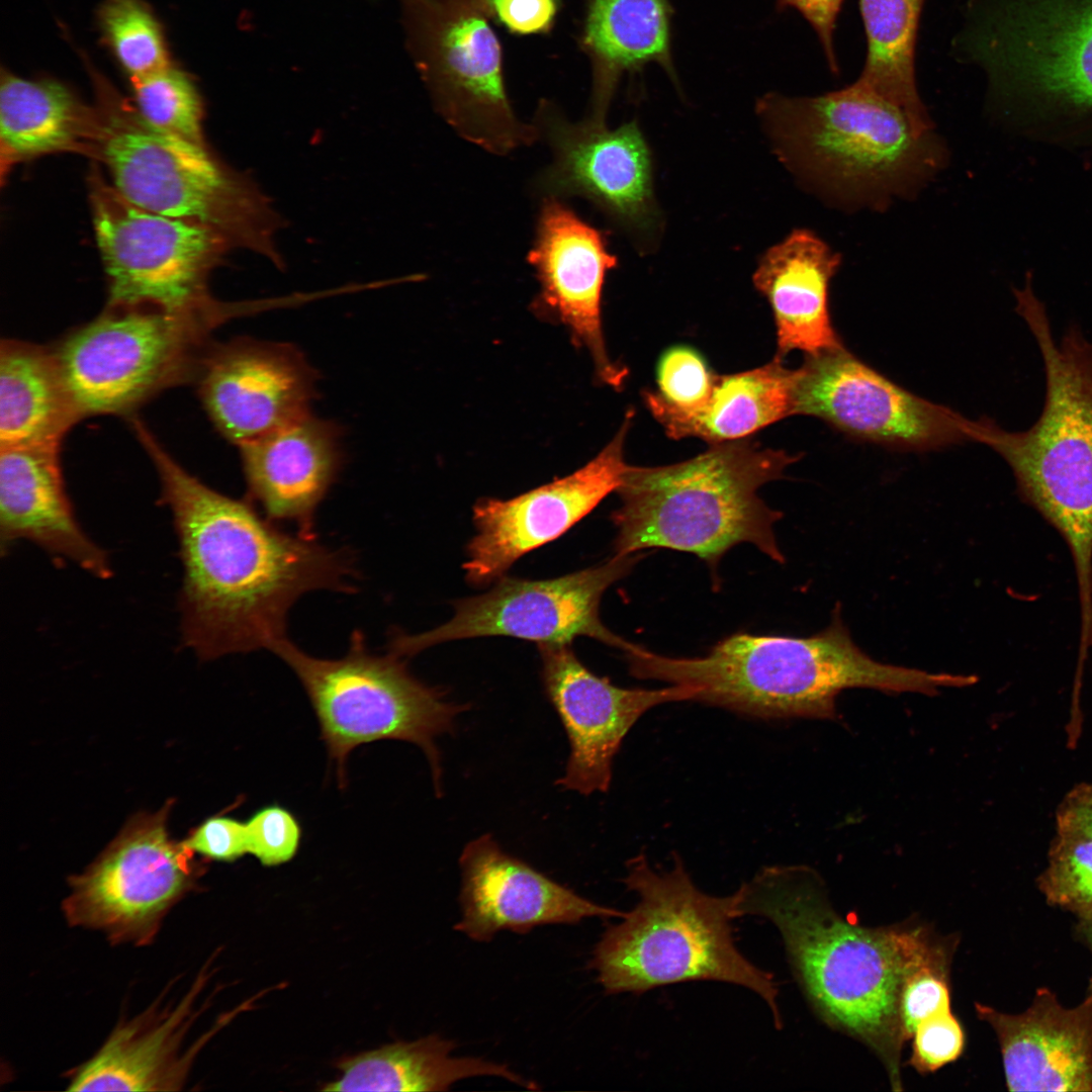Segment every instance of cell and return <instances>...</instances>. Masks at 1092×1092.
<instances>
[{"label":"cell","mask_w":1092,"mask_h":1092,"mask_svg":"<svg viewBox=\"0 0 1092 1092\" xmlns=\"http://www.w3.org/2000/svg\"><path fill=\"white\" fill-rule=\"evenodd\" d=\"M81 419L55 350L2 340L0 446L61 445Z\"/></svg>","instance_id":"4dcf8cb0"},{"label":"cell","mask_w":1092,"mask_h":1092,"mask_svg":"<svg viewBox=\"0 0 1092 1092\" xmlns=\"http://www.w3.org/2000/svg\"><path fill=\"white\" fill-rule=\"evenodd\" d=\"M271 652L302 685L341 787L346 785L347 760L355 748L393 739L423 750L436 791L441 793V759L435 740L454 729L456 717L467 705L451 703L439 689L420 681L400 656L372 653L358 630L350 637L347 653L337 659L309 655L287 637Z\"/></svg>","instance_id":"30bf717a"},{"label":"cell","mask_w":1092,"mask_h":1092,"mask_svg":"<svg viewBox=\"0 0 1092 1092\" xmlns=\"http://www.w3.org/2000/svg\"><path fill=\"white\" fill-rule=\"evenodd\" d=\"M538 646L544 689L570 744L565 772L557 781L564 790L582 795L607 792L614 757L638 719L661 704L695 701L698 694L677 685L658 690L620 688L586 668L570 643Z\"/></svg>","instance_id":"ffe728a7"},{"label":"cell","mask_w":1092,"mask_h":1092,"mask_svg":"<svg viewBox=\"0 0 1092 1092\" xmlns=\"http://www.w3.org/2000/svg\"><path fill=\"white\" fill-rule=\"evenodd\" d=\"M844 0H777L778 8L797 10L812 26L823 50L827 65L839 73L834 34L837 17Z\"/></svg>","instance_id":"7bdbcfd3"},{"label":"cell","mask_w":1092,"mask_h":1092,"mask_svg":"<svg viewBox=\"0 0 1092 1092\" xmlns=\"http://www.w3.org/2000/svg\"><path fill=\"white\" fill-rule=\"evenodd\" d=\"M1016 310L1043 360L1046 391L1038 420L1009 432L983 417L969 420V441L992 448L1009 465L1019 495L1064 538L1075 565L1081 614L1092 615V342L1071 326L1054 339L1031 282L1014 289Z\"/></svg>","instance_id":"277c9868"},{"label":"cell","mask_w":1092,"mask_h":1092,"mask_svg":"<svg viewBox=\"0 0 1092 1092\" xmlns=\"http://www.w3.org/2000/svg\"><path fill=\"white\" fill-rule=\"evenodd\" d=\"M401 1L418 66L445 121L491 154L531 145L537 131L509 102L487 0Z\"/></svg>","instance_id":"4fadbf2b"},{"label":"cell","mask_w":1092,"mask_h":1092,"mask_svg":"<svg viewBox=\"0 0 1092 1092\" xmlns=\"http://www.w3.org/2000/svg\"><path fill=\"white\" fill-rule=\"evenodd\" d=\"M801 455L740 439L713 444L689 460L664 466L627 467L611 515L618 555L664 548L688 552L715 569L724 553L750 543L785 562L774 532L783 514L757 495L783 477Z\"/></svg>","instance_id":"5b68a950"},{"label":"cell","mask_w":1092,"mask_h":1092,"mask_svg":"<svg viewBox=\"0 0 1092 1092\" xmlns=\"http://www.w3.org/2000/svg\"><path fill=\"white\" fill-rule=\"evenodd\" d=\"M551 160L534 181L545 198L587 199L640 250L653 248L662 226L653 192L652 160L635 121L616 129L587 119L573 123L549 105L535 118Z\"/></svg>","instance_id":"2e32d148"},{"label":"cell","mask_w":1092,"mask_h":1092,"mask_svg":"<svg viewBox=\"0 0 1092 1092\" xmlns=\"http://www.w3.org/2000/svg\"><path fill=\"white\" fill-rule=\"evenodd\" d=\"M795 414L896 449L923 451L969 441L968 419L906 390L844 347L807 355L796 369Z\"/></svg>","instance_id":"e0dca14e"},{"label":"cell","mask_w":1092,"mask_h":1092,"mask_svg":"<svg viewBox=\"0 0 1092 1092\" xmlns=\"http://www.w3.org/2000/svg\"><path fill=\"white\" fill-rule=\"evenodd\" d=\"M1041 890L1053 904L1092 914V839L1062 834Z\"/></svg>","instance_id":"8d00e7d4"},{"label":"cell","mask_w":1092,"mask_h":1092,"mask_svg":"<svg viewBox=\"0 0 1092 1092\" xmlns=\"http://www.w3.org/2000/svg\"><path fill=\"white\" fill-rule=\"evenodd\" d=\"M97 18L105 43L130 80L172 65L162 26L145 0H105Z\"/></svg>","instance_id":"836d02e7"},{"label":"cell","mask_w":1092,"mask_h":1092,"mask_svg":"<svg viewBox=\"0 0 1092 1092\" xmlns=\"http://www.w3.org/2000/svg\"><path fill=\"white\" fill-rule=\"evenodd\" d=\"M839 253L808 230H795L760 259L752 280L766 297L777 328L778 354L816 355L844 347L829 312L831 278Z\"/></svg>","instance_id":"4316f807"},{"label":"cell","mask_w":1092,"mask_h":1092,"mask_svg":"<svg viewBox=\"0 0 1092 1092\" xmlns=\"http://www.w3.org/2000/svg\"><path fill=\"white\" fill-rule=\"evenodd\" d=\"M255 312L253 301L200 312L107 305L54 350L82 419L123 415L195 379L212 331Z\"/></svg>","instance_id":"8fae6325"},{"label":"cell","mask_w":1092,"mask_h":1092,"mask_svg":"<svg viewBox=\"0 0 1092 1092\" xmlns=\"http://www.w3.org/2000/svg\"><path fill=\"white\" fill-rule=\"evenodd\" d=\"M925 0H858L867 40L855 80L901 108L921 131H933L916 80V42Z\"/></svg>","instance_id":"d6a6232c"},{"label":"cell","mask_w":1092,"mask_h":1092,"mask_svg":"<svg viewBox=\"0 0 1092 1092\" xmlns=\"http://www.w3.org/2000/svg\"><path fill=\"white\" fill-rule=\"evenodd\" d=\"M1088 916H1092V914H1090V915H1088ZM1088 916H1085V917H1088Z\"/></svg>","instance_id":"bcb514c9"},{"label":"cell","mask_w":1092,"mask_h":1092,"mask_svg":"<svg viewBox=\"0 0 1092 1092\" xmlns=\"http://www.w3.org/2000/svg\"><path fill=\"white\" fill-rule=\"evenodd\" d=\"M527 260L540 283L536 302L569 329L577 345L587 349L598 379L621 388L628 372L611 360L602 330L604 279L617 265L604 236L560 199L545 198Z\"/></svg>","instance_id":"44dd1931"},{"label":"cell","mask_w":1092,"mask_h":1092,"mask_svg":"<svg viewBox=\"0 0 1092 1092\" xmlns=\"http://www.w3.org/2000/svg\"><path fill=\"white\" fill-rule=\"evenodd\" d=\"M27 540L97 578L112 575L107 553L84 532L68 497L60 445L0 446V545Z\"/></svg>","instance_id":"d4e9b609"},{"label":"cell","mask_w":1092,"mask_h":1092,"mask_svg":"<svg viewBox=\"0 0 1092 1092\" xmlns=\"http://www.w3.org/2000/svg\"><path fill=\"white\" fill-rule=\"evenodd\" d=\"M317 379L292 344L252 338L211 344L195 378L209 419L237 446L311 414Z\"/></svg>","instance_id":"d6986e66"},{"label":"cell","mask_w":1092,"mask_h":1092,"mask_svg":"<svg viewBox=\"0 0 1092 1092\" xmlns=\"http://www.w3.org/2000/svg\"><path fill=\"white\" fill-rule=\"evenodd\" d=\"M100 114L64 83L27 80L2 69L0 80L1 177L20 162L72 152L94 158Z\"/></svg>","instance_id":"83f0119b"},{"label":"cell","mask_w":1092,"mask_h":1092,"mask_svg":"<svg viewBox=\"0 0 1092 1092\" xmlns=\"http://www.w3.org/2000/svg\"><path fill=\"white\" fill-rule=\"evenodd\" d=\"M100 114L94 159L113 186L147 210L206 225L232 246L273 253L274 215L251 184L196 145L149 125L132 101L90 72Z\"/></svg>","instance_id":"9c48e42d"},{"label":"cell","mask_w":1092,"mask_h":1092,"mask_svg":"<svg viewBox=\"0 0 1092 1092\" xmlns=\"http://www.w3.org/2000/svg\"><path fill=\"white\" fill-rule=\"evenodd\" d=\"M623 882L638 902L605 931L592 960L607 993H642L689 981L725 982L758 995L775 1025L782 1027L772 975L750 963L735 944L733 894L719 897L700 890L676 854L666 871H656L643 853L632 857Z\"/></svg>","instance_id":"ba28073f"},{"label":"cell","mask_w":1092,"mask_h":1092,"mask_svg":"<svg viewBox=\"0 0 1092 1092\" xmlns=\"http://www.w3.org/2000/svg\"><path fill=\"white\" fill-rule=\"evenodd\" d=\"M248 853L264 867L290 861L298 852L302 828L287 808L271 804L256 810L246 821Z\"/></svg>","instance_id":"f35d334b"},{"label":"cell","mask_w":1092,"mask_h":1092,"mask_svg":"<svg viewBox=\"0 0 1092 1092\" xmlns=\"http://www.w3.org/2000/svg\"><path fill=\"white\" fill-rule=\"evenodd\" d=\"M130 81L132 103L149 125L183 141L206 145L201 97L188 74L171 65Z\"/></svg>","instance_id":"e575fe53"},{"label":"cell","mask_w":1092,"mask_h":1092,"mask_svg":"<svg viewBox=\"0 0 1092 1092\" xmlns=\"http://www.w3.org/2000/svg\"><path fill=\"white\" fill-rule=\"evenodd\" d=\"M340 427L311 414L239 446L247 496L272 522L316 538L315 513L344 459Z\"/></svg>","instance_id":"cb8c5ba5"},{"label":"cell","mask_w":1092,"mask_h":1092,"mask_svg":"<svg viewBox=\"0 0 1092 1092\" xmlns=\"http://www.w3.org/2000/svg\"><path fill=\"white\" fill-rule=\"evenodd\" d=\"M959 943L954 934L929 935L903 979L899 1014L906 1040L933 1013L950 1008V967Z\"/></svg>","instance_id":"d590c367"},{"label":"cell","mask_w":1092,"mask_h":1092,"mask_svg":"<svg viewBox=\"0 0 1092 1092\" xmlns=\"http://www.w3.org/2000/svg\"><path fill=\"white\" fill-rule=\"evenodd\" d=\"M714 378L703 356L688 346L666 350L656 368L657 392L679 410L699 407L707 399Z\"/></svg>","instance_id":"74e56055"},{"label":"cell","mask_w":1092,"mask_h":1092,"mask_svg":"<svg viewBox=\"0 0 1092 1092\" xmlns=\"http://www.w3.org/2000/svg\"><path fill=\"white\" fill-rule=\"evenodd\" d=\"M97 245L108 281V306L210 311L208 276L232 246L218 232L142 208L97 171L89 179Z\"/></svg>","instance_id":"7c38bea8"},{"label":"cell","mask_w":1092,"mask_h":1092,"mask_svg":"<svg viewBox=\"0 0 1092 1092\" xmlns=\"http://www.w3.org/2000/svg\"><path fill=\"white\" fill-rule=\"evenodd\" d=\"M952 57L1021 128L1092 143V0H965Z\"/></svg>","instance_id":"8992f818"},{"label":"cell","mask_w":1092,"mask_h":1092,"mask_svg":"<svg viewBox=\"0 0 1092 1092\" xmlns=\"http://www.w3.org/2000/svg\"><path fill=\"white\" fill-rule=\"evenodd\" d=\"M132 428L156 467L169 508L183 581L181 634L202 660L260 649L286 636L287 615L304 594L355 592V559L278 528L249 499H236L187 472L136 418Z\"/></svg>","instance_id":"6da1fadb"},{"label":"cell","mask_w":1092,"mask_h":1092,"mask_svg":"<svg viewBox=\"0 0 1092 1092\" xmlns=\"http://www.w3.org/2000/svg\"><path fill=\"white\" fill-rule=\"evenodd\" d=\"M1085 918H1086L1085 923H1084L1085 924L1084 925L1085 936H1086V938H1087V940L1089 942V945L1091 947V950H1092V916H1088V917H1085ZM1089 988H1092V976L1090 978Z\"/></svg>","instance_id":"f6af8a7d"},{"label":"cell","mask_w":1092,"mask_h":1092,"mask_svg":"<svg viewBox=\"0 0 1092 1092\" xmlns=\"http://www.w3.org/2000/svg\"><path fill=\"white\" fill-rule=\"evenodd\" d=\"M630 673L695 689V701L762 719H835L840 692L936 695L944 676L887 664L852 640L836 606L830 624L809 637L735 633L701 657H668L634 644Z\"/></svg>","instance_id":"3957f363"},{"label":"cell","mask_w":1092,"mask_h":1092,"mask_svg":"<svg viewBox=\"0 0 1092 1092\" xmlns=\"http://www.w3.org/2000/svg\"><path fill=\"white\" fill-rule=\"evenodd\" d=\"M172 805L131 816L83 873L69 878L62 910L70 926L99 931L114 945L154 941L204 872L196 853L169 834Z\"/></svg>","instance_id":"5bb4252c"},{"label":"cell","mask_w":1092,"mask_h":1092,"mask_svg":"<svg viewBox=\"0 0 1092 1092\" xmlns=\"http://www.w3.org/2000/svg\"><path fill=\"white\" fill-rule=\"evenodd\" d=\"M490 11L512 32L548 30L557 10L556 0H487Z\"/></svg>","instance_id":"b9f144b4"},{"label":"cell","mask_w":1092,"mask_h":1092,"mask_svg":"<svg viewBox=\"0 0 1092 1092\" xmlns=\"http://www.w3.org/2000/svg\"><path fill=\"white\" fill-rule=\"evenodd\" d=\"M459 863L462 915L455 929L475 941H488L502 930L526 933L539 925L626 915L581 897L507 853L490 834L468 842Z\"/></svg>","instance_id":"7402d4cb"},{"label":"cell","mask_w":1092,"mask_h":1092,"mask_svg":"<svg viewBox=\"0 0 1092 1092\" xmlns=\"http://www.w3.org/2000/svg\"><path fill=\"white\" fill-rule=\"evenodd\" d=\"M196 987L177 1003L162 1004L161 997L116 1025L98 1052L69 1073L68 1090H181L194 1057L185 1043L194 1020Z\"/></svg>","instance_id":"484cf974"},{"label":"cell","mask_w":1092,"mask_h":1092,"mask_svg":"<svg viewBox=\"0 0 1092 1092\" xmlns=\"http://www.w3.org/2000/svg\"><path fill=\"white\" fill-rule=\"evenodd\" d=\"M756 108L782 162L840 205L881 208L913 194L943 162L933 131L856 81L817 96L769 93Z\"/></svg>","instance_id":"52a82bcc"},{"label":"cell","mask_w":1092,"mask_h":1092,"mask_svg":"<svg viewBox=\"0 0 1092 1092\" xmlns=\"http://www.w3.org/2000/svg\"><path fill=\"white\" fill-rule=\"evenodd\" d=\"M795 376L796 370L776 357L749 371L715 374L707 399L694 410L676 408L657 391L646 390L643 398L668 437H697L713 445L745 439L793 415Z\"/></svg>","instance_id":"f1b7e54d"},{"label":"cell","mask_w":1092,"mask_h":1092,"mask_svg":"<svg viewBox=\"0 0 1092 1092\" xmlns=\"http://www.w3.org/2000/svg\"><path fill=\"white\" fill-rule=\"evenodd\" d=\"M735 918L769 920L816 1015L868 1046L893 1091H902L907 1041L900 1020L903 979L931 928L907 922L882 927L845 919L820 876L806 866H770L733 893Z\"/></svg>","instance_id":"7a4b0ae2"},{"label":"cell","mask_w":1092,"mask_h":1092,"mask_svg":"<svg viewBox=\"0 0 1092 1092\" xmlns=\"http://www.w3.org/2000/svg\"><path fill=\"white\" fill-rule=\"evenodd\" d=\"M583 44L595 67L592 115L606 123L620 77L655 63L674 77L668 0H589Z\"/></svg>","instance_id":"f546056e"},{"label":"cell","mask_w":1092,"mask_h":1092,"mask_svg":"<svg viewBox=\"0 0 1092 1092\" xmlns=\"http://www.w3.org/2000/svg\"><path fill=\"white\" fill-rule=\"evenodd\" d=\"M643 556L615 554L597 566L551 579L503 575L486 593L455 601L454 616L447 623L420 634H395L389 650L403 657L442 642L474 637L510 636L542 645L586 636L625 652L634 643L603 624L600 603Z\"/></svg>","instance_id":"9a60e30c"},{"label":"cell","mask_w":1092,"mask_h":1092,"mask_svg":"<svg viewBox=\"0 0 1092 1092\" xmlns=\"http://www.w3.org/2000/svg\"><path fill=\"white\" fill-rule=\"evenodd\" d=\"M453 1040L432 1034L346 1059L342 1078L325 1091H446L462 1079L496 1076L529 1089L536 1085L507 1066L471 1057H453Z\"/></svg>","instance_id":"1f68e13d"},{"label":"cell","mask_w":1092,"mask_h":1092,"mask_svg":"<svg viewBox=\"0 0 1092 1092\" xmlns=\"http://www.w3.org/2000/svg\"><path fill=\"white\" fill-rule=\"evenodd\" d=\"M1062 834L1092 839V789L1075 793L1059 817Z\"/></svg>","instance_id":"ee69618b"},{"label":"cell","mask_w":1092,"mask_h":1092,"mask_svg":"<svg viewBox=\"0 0 1092 1092\" xmlns=\"http://www.w3.org/2000/svg\"><path fill=\"white\" fill-rule=\"evenodd\" d=\"M975 1010L995 1032L1009 1091H1092V988L1075 1007L1041 987L1020 1013Z\"/></svg>","instance_id":"603a6c76"},{"label":"cell","mask_w":1092,"mask_h":1092,"mask_svg":"<svg viewBox=\"0 0 1092 1092\" xmlns=\"http://www.w3.org/2000/svg\"><path fill=\"white\" fill-rule=\"evenodd\" d=\"M912 1050L907 1065L927 1075L956 1062L966 1048V1031L951 1009L923 1019L912 1034Z\"/></svg>","instance_id":"ab89813d"},{"label":"cell","mask_w":1092,"mask_h":1092,"mask_svg":"<svg viewBox=\"0 0 1092 1092\" xmlns=\"http://www.w3.org/2000/svg\"><path fill=\"white\" fill-rule=\"evenodd\" d=\"M632 417L628 412L612 441L570 475L507 500L483 498L475 504L477 532L463 564L471 584L498 579L523 555L560 537L617 491L628 467L624 443Z\"/></svg>","instance_id":"ac0fdd59"},{"label":"cell","mask_w":1092,"mask_h":1092,"mask_svg":"<svg viewBox=\"0 0 1092 1092\" xmlns=\"http://www.w3.org/2000/svg\"><path fill=\"white\" fill-rule=\"evenodd\" d=\"M182 842L203 858L234 862L248 853L246 822L223 814L210 816Z\"/></svg>","instance_id":"60d3db41"}]
</instances>
